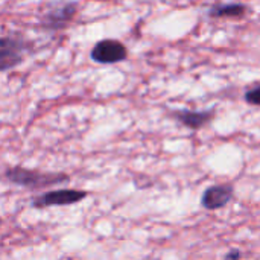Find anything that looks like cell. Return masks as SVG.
Instances as JSON below:
<instances>
[{"label":"cell","instance_id":"ba28073f","mask_svg":"<svg viewBox=\"0 0 260 260\" xmlns=\"http://www.w3.org/2000/svg\"><path fill=\"white\" fill-rule=\"evenodd\" d=\"M247 12H248V6L244 3H238V2L218 3V5H213L207 11L209 17L212 18H239V17H244Z\"/></svg>","mask_w":260,"mask_h":260},{"label":"cell","instance_id":"30bf717a","mask_svg":"<svg viewBox=\"0 0 260 260\" xmlns=\"http://www.w3.org/2000/svg\"><path fill=\"white\" fill-rule=\"evenodd\" d=\"M241 259V251L239 250H236V248H233L232 251H229L227 253V256H225V260H239Z\"/></svg>","mask_w":260,"mask_h":260},{"label":"cell","instance_id":"7a4b0ae2","mask_svg":"<svg viewBox=\"0 0 260 260\" xmlns=\"http://www.w3.org/2000/svg\"><path fill=\"white\" fill-rule=\"evenodd\" d=\"M29 43L18 34L2 35L0 38V72L6 73L24 61Z\"/></svg>","mask_w":260,"mask_h":260},{"label":"cell","instance_id":"9c48e42d","mask_svg":"<svg viewBox=\"0 0 260 260\" xmlns=\"http://www.w3.org/2000/svg\"><path fill=\"white\" fill-rule=\"evenodd\" d=\"M244 98H245V102H247V104L260 107V84L254 85V87L250 88V90H247L245 94H244Z\"/></svg>","mask_w":260,"mask_h":260},{"label":"cell","instance_id":"5b68a950","mask_svg":"<svg viewBox=\"0 0 260 260\" xmlns=\"http://www.w3.org/2000/svg\"><path fill=\"white\" fill-rule=\"evenodd\" d=\"M87 197V192L76 190V189H58L46 192L37 198L32 200V207L44 209V207H53V206H70L81 203Z\"/></svg>","mask_w":260,"mask_h":260},{"label":"cell","instance_id":"277c9868","mask_svg":"<svg viewBox=\"0 0 260 260\" xmlns=\"http://www.w3.org/2000/svg\"><path fill=\"white\" fill-rule=\"evenodd\" d=\"M90 56L98 64H117L128 58V49L117 40L105 38L93 46Z\"/></svg>","mask_w":260,"mask_h":260},{"label":"cell","instance_id":"52a82bcc","mask_svg":"<svg viewBox=\"0 0 260 260\" xmlns=\"http://www.w3.org/2000/svg\"><path fill=\"white\" fill-rule=\"evenodd\" d=\"M171 116L177 122H180L181 125H184L190 129H200L212 122V119L215 117V110H203V111L174 110V111H171Z\"/></svg>","mask_w":260,"mask_h":260},{"label":"cell","instance_id":"6da1fadb","mask_svg":"<svg viewBox=\"0 0 260 260\" xmlns=\"http://www.w3.org/2000/svg\"><path fill=\"white\" fill-rule=\"evenodd\" d=\"M5 177L11 183L27 187V189H43V187L69 183V175H66V174H44V172L29 171V169H23V168L8 169L5 172Z\"/></svg>","mask_w":260,"mask_h":260},{"label":"cell","instance_id":"8992f818","mask_svg":"<svg viewBox=\"0 0 260 260\" xmlns=\"http://www.w3.org/2000/svg\"><path fill=\"white\" fill-rule=\"evenodd\" d=\"M233 186L232 184H216L204 190L201 197V204L207 210H218L225 207L233 198Z\"/></svg>","mask_w":260,"mask_h":260},{"label":"cell","instance_id":"3957f363","mask_svg":"<svg viewBox=\"0 0 260 260\" xmlns=\"http://www.w3.org/2000/svg\"><path fill=\"white\" fill-rule=\"evenodd\" d=\"M78 5L75 2H56L52 3L40 18V27L46 32H58L64 29L76 15Z\"/></svg>","mask_w":260,"mask_h":260}]
</instances>
